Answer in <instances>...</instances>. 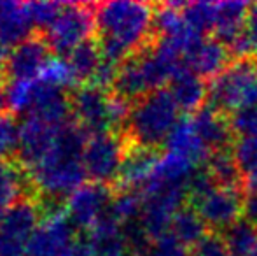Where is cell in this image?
I'll use <instances>...</instances> for the list:
<instances>
[{"label": "cell", "instance_id": "8", "mask_svg": "<svg viewBox=\"0 0 257 256\" xmlns=\"http://www.w3.org/2000/svg\"><path fill=\"white\" fill-rule=\"evenodd\" d=\"M126 153H128V142L119 133L108 132L89 137L82 154L88 178H91L93 183H102V185L115 183L124 163Z\"/></svg>", "mask_w": 257, "mask_h": 256}, {"label": "cell", "instance_id": "14", "mask_svg": "<svg viewBox=\"0 0 257 256\" xmlns=\"http://www.w3.org/2000/svg\"><path fill=\"white\" fill-rule=\"evenodd\" d=\"M70 113L72 100L67 90L44 82L41 79H35L32 84V97L27 116L39 118L49 125L61 127V125L70 121V118H68Z\"/></svg>", "mask_w": 257, "mask_h": 256}, {"label": "cell", "instance_id": "6", "mask_svg": "<svg viewBox=\"0 0 257 256\" xmlns=\"http://www.w3.org/2000/svg\"><path fill=\"white\" fill-rule=\"evenodd\" d=\"M95 32V6L93 4H67V7L54 21L53 27L44 32V37L51 51L56 53V56L67 58L72 49L77 48L81 42L93 39Z\"/></svg>", "mask_w": 257, "mask_h": 256}, {"label": "cell", "instance_id": "28", "mask_svg": "<svg viewBox=\"0 0 257 256\" xmlns=\"http://www.w3.org/2000/svg\"><path fill=\"white\" fill-rule=\"evenodd\" d=\"M184 16L186 21L205 35L208 30H213L215 25V4L213 2H186L184 6Z\"/></svg>", "mask_w": 257, "mask_h": 256}, {"label": "cell", "instance_id": "17", "mask_svg": "<svg viewBox=\"0 0 257 256\" xmlns=\"http://www.w3.org/2000/svg\"><path fill=\"white\" fill-rule=\"evenodd\" d=\"M168 92L175 100L179 111L191 114H196L200 109H203L205 100L208 99V86L205 84V79L194 74L186 65L180 67L179 72L173 75Z\"/></svg>", "mask_w": 257, "mask_h": 256}, {"label": "cell", "instance_id": "4", "mask_svg": "<svg viewBox=\"0 0 257 256\" xmlns=\"http://www.w3.org/2000/svg\"><path fill=\"white\" fill-rule=\"evenodd\" d=\"M70 100L75 121L91 137L117 128L124 130L132 113V104L128 100L95 84H81L74 88Z\"/></svg>", "mask_w": 257, "mask_h": 256}, {"label": "cell", "instance_id": "27", "mask_svg": "<svg viewBox=\"0 0 257 256\" xmlns=\"http://www.w3.org/2000/svg\"><path fill=\"white\" fill-rule=\"evenodd\" d=\"M144 205V197L137 190H115L107 214L119 225H128L140 218Z\"/></svg>", "mask_w": 257, "mask_h": 256}, {"label": "cell", "instance_id": "11", "mask_svg": "<svg viewBox=\"0 0 257 256\" xmlns=\"http://www.w3.org/2000/svg\"><path fill=\"white\" fill-rule=\"evenodd\" d=\"M243 202L238 188H222L215 186L212 192L194 202V209L200 212L201 219L210 230H227L231 225L241 219Z\"/></svg>", "mask_w": 257, "mask_h": 256}, {"label": "cell", "instance_id": "15", "mask_svg": "<svg viewBox=\"0 0 257 256\" xmlns=\"http://www.w3.org/2000/svg\"><path fill=\"white\" fill-rule=\"evenodd\" d=\"M231 53L219 39H203L184 60L187 68L203 79H215L231 65Z\"/></svg>", "mask_w": 257, "mask_h": 256}, {"label": "cell", "instance_id": "36", "mask_svg": "<svg viewBox=\"0 0 257 256\" xmlns=\"http://www.w3.org/2000/svg\"><path fill=\"white\" fill-rule=\"evenodd\" d=\"M243 34L247 35V39L250 41V44L254 46L257 51V2L250 4V9L247 14V21H245V30Z\"/></svg>", "mask_w": 257, "mask_h": 256}, {"label": "cell", "instance_id": "23", "mask_svg": "<svg viewBox=\"0 0 257 256\" xmlns=\"http://www.w3.org/2000/svg\"><path fill=\"white\" fill-rule=\"evenodd\" d=\"M67 62L74 72L75 81L81 84L91 82L100 63H102V51H100L98 41L88 39V41L81 42L77 48L72 49V53L67 56Z\"/></svg>", "mask_w": 257, "mask_h": 256}, {"label": "cell", "instance_id": "37", "mask_svg": "<svg viewBox=\"0 0 257 256\" xmlns=\"http://www.w3.org/2000/svg\"><path fill=\"white\" fill-rule=\"evenodd\" d=\"M243 188L247 195H257V170L243 176Z\"/></svg>", "mask_w": 257, "mask_h": 256}, {"label": "cell", "instance_id": "19", "mask_svg": "<svg viewBox=\"0 0 257 256\" xmlns=\"http://www.w3.org/2000/svg\"><path fill=\"white\" fill-rule=\"evenodd\" d=\"M191 120H193V127L196 130L198 137L210 153L227 149L233 132L229 128V121H227V118L222 116V113L208 106L200 109L196 114H193Z\"/></svg>", "mask_w": 257, "mask_h": 256}, {"label": "cell", "instance_id": "31", "mask_svg": "<svg viewBox=\"0 0 257 256\" xmlns=\"http://www.w3.org/2000/svg\"><path fill=\"white\" fill-rule=\"evenodd\" d=\"M229 128L233 135L240 139H252L257 137V104L236 109L227 116Z\"/></svg>", "mask_w": 257, "mask_h": 256}, {"label": "cell", "instance_id": "25", "mask_svg": "<svg viewBox=\"0 0 257 256\" xmlns=\"http://www.w3.org/2000/svg\"><path fill=\"white\" fill-rule=\"evenodd\" d=\"M208 226L205 225V221L201 219L200 212L194 207H182L175 214L172 221V228L170 232L182 240L186 246L193 247L194 244H198L201 239L206 235Z\"/></svg>", "mask_w": 257, "mask_h": 256}, {"label": "cell", "instance_id": "32", "mask_svg": "<svg viewBox=\"0 0 257 256\" xmlns=\"http://www.w3.org/2000/svg\"><path fill=\"white\" fill-rule=\"evenodd\" d=\"M18 142H20V127L16 118L9 113L0 114V154L9 156L16 154Z\"/></svg>", "mask_w": 257, "mask_h": 256}, {"label": "cell", "instance_id": "39", "mask_svg": "<svg viewBox=\"0 0 257 256\" xmlns=\"http://www.w3.org/2000/svg\"><path fill=\"white\" fill-rule=\"evenodd\" d=\"M126 256H147V254H135V253H128Z\"/></svg>", "mask_w": 257, "mask_h": 256}, {"label": "cell", "instance_id": "10", "mask_svg": "<svg viewBox=\"0 0 257 256\" xmlns=\"http://www.w3.org/2000/svg\"><path fill=\"white\" fill-rule=\"evenodd\" d=\"M75 226L67 211L48 216L27 246V256H68L75 246Z\"/></svg>", "mask_w": 257, "mask_h": 256}, {"label": "cell", "instance_id": "7", "mask_svg": "<svg viewBox=\"0 0 257 256\" xmlns=\"http://www.w3.org/2000/svg\"><path fill=\"white\" fill-rule=\"evenodd\" d=\"M39 200L34 195L20 198L0 218V256H27V246L39 228Z\"/></svg>", "mask_w": 257, "mask_h": 256}, {"label": "cell", "instance_id": "26", "mask_svg": "<svg viewBox=\"0 0 257 256\" xmlns=\"http://www.w3.org/2000/svg\"><path fill=\"white\" fill-rule=\"evenodd\" d=\"M222 239L231 256H248L257 247V225L241 218L224 230Z\"/></svg>", "mask_w": 257, "mask_h": 256}, {"label": "cell", "instance_id": "16", "mask_svg": "<svg viewBox=\"0 0 257 256\" xmlns=\"http://www.w3.org/2000/svg\"><path fill=\"white\" fill-rule=\"evenodd\" d=\"M158 160L159 156L156 154V151L130 146L128 144V153H126L124 163L121 167L117 181L114 183L115 190H137V192H142V188L153 178Z\"/></svg>", "mask_w": 257, "mask_h": 256}, {"label": "cell", "instance_id": "33", "mask_svg": "<svg viewBox=\"0 0 257 256\" xmlns=\"http://www.w3.org/2000/svg\"><path fill=\"white\" fill-rule=\"evenodd\" d=\"M147 256H191V251L189 246H186L172 232H168L151 242Z\"/></svg>", "mask_w": 257, "mask_h": 256}, {"label": "cell", "instance_id": "2", "mask_svg": "<svg viewBox=\"0 0 257 256\" xmlns=\"http://www.w3.org/2000/svg\"><path fill=\"white\" fill-rule=\"evenodd\" d=\"M88 140L89 133L77 121H68L58 128L51 151L27 174L35 197L41 195L63 200L86 185L88 172L82 154Z\"/></svg>", "mask_w": 257, "mask_h": 256}, {"label": "cell", "instance_id": "1", "mask_svg": "<svg viewBox=\"0 0 257 256\" xmlns=\"http://www.w3.org/2000/svg\"><path fill=\"white\" fill-rule=\"evenodd\" d=\"M154 7L146 2L114 0L95 6L102 58L121 65L151 44Z\"/></svg>", "mask_w": 257, "mask_h": 256}, {"label": "cell", "instance_id": "40", "mask_svg": "<svg viewBox=\"0 0 257 256\" xmlns=\"http://www.w3.org/2000/svg\"><path fill=\"white\" fill-rule=\"evenodd\" d=\"M248 256H257V247H255V249H254V251H252V253H250V254H248Z\"/></svg>", "mask_w": 257, "mask_h": 256}, {"label": "cell", "instance_id": "38", "mask_svg": "<svg viewBox=\"0 0 257 256\" xmlns=\"http://www.w3.org/2000/svg\"><path fill=\"white\" fill-rule=\"evenodd\" d=\"M6 79L0 77V114L9 113V100H7V86L4 84Z\"/></svg>", "mask_w": 257, "mask_h": 256}, {"label": "cell", "instance_id": "41", "mask_svg": "<svg viewBox=\"0 0 257 256\" xmlns=\"http://www.w3.org/2000/svg\"><path fill=\"white\" fill-rule=\"evenodd\" d=\"M255 65H257V56H255Z\"/></svg>", "mask_w": 257, "mask_h": 256}, {"label": "cell", "instance_id": "13", "mask_svg": "<svg viewBox=\"0 0 257 256\" xmlns=\"http://www.w3.org/2000/svg\"><path fill=\"white\" fill-rule=\"evenodd\" d=\"M51 48L44 35L34 34L13 48L7 56L6 79L9 81H35L46 67Z\"/></svg>", "mask_w": 257, "mask_h": 256}, {"label": "cell", "instance_id": "22", "mask_svg": "<svg viewBox=\"0 0 257 256\" xmlns=\"http://www.w3.org/2000/svg\"><path fill=\"white\" fill-rule=\"evenodd\" d=\"M25 174L27 172L16 161H11L7 156L0 154V218L6 214L7 209L13 207L20 200L27 186L32 190L30 181L25 183Z\"/></svg>", "mask_w": 257, "mask_h": 256}, {"label": "cell", "instance_id": "9", "mask_svg": "<svg viewBox=\"0 0 257 256\" xmlns=\"http://www.w3.org/2000/svg\"><path fill=\"white\" fill-rule=\"evenodd\" d=\"M112 188L102 183H86L65 202V211L77 230H91L107 214L112 202Z\"/></svg>", "mask_w": 257, "mask_h": 256}, {"label": "cell", "instance_id": "3", "mask_svg": "<svg viewBox=\"0 0 257 256\" xmlns=\"http://www.w3.org/2000/svg\"><path fill=\"white\" fill-rule=\"evenodd\" d=\"M179 113V107L168 90H158L137 100L132 106V113L124 127L126 142L151 151L166 146L180 121Z\"/></svg>", "mask_w": 257, "mask_h": 256}, {"label": "cell", "instance_id": "5", "mask_svg": "<svg viewBox=\"0 0 257 256\" xmlns=\"http://www.w3.org/2000/svg\"><path fill=\"white\" fill-rule=\"evenodd\" d=\"M208 102L215 111L229 114L257 104V65L248 60H234L210 81Z\"/></svg>", "mask_w": 257, "mask_h": 256}, {"label": "cell", "instance_id": "21", "mask_svg": "<svg viewBox=\"0 0 257 256\" xmlns=\"http://www.w3.org/2000/svg\"><path fill=\"white\" fill-rule=\"evenodd\" d=\"M248 9H250V4L241 0L215 2V25H213L215 39L227 46L238 35L243 34Z\"/></svg>", "mask_w": 257, "mask_h": 256}, {"label": "cell", "instance_id": "18", "mask_svg": "<svg viewBox=\"0 0 257 256\" xmlns=\"http://www.w3.org/2000/svg\"><path fill=\"white\" fill-rule=\"evenodd\" d=\"M165 151L175 154L180 160L187 161L194 167H201V163H206L210 156V151L205 147V144L201 142V139L198 137L196 130L193 127L191 116L182 118L177 123L175 130L172 132L168 142H166Z\"/></svg>", "mask_w": 257, "mask_h": 256}, {"label": "cell", "instance_id": "24", "mask_svg": "<svg viewBox=\"0 0 257 256\" xmlns=\"http://www.w3.org/2000/svg\"><path fill=\"white\" fill-rule=\"evenodd\" d=\"M217 186L222 188H238L240 183L243 185V174L236 161V156L231 149H220L210 153L205 163Z\"/></svg>", "mask_w": 257, "mask_h": 256}, {"label": "cell", "instance_id": "29", "mask_svg": "<svg viewBox=\"0 0 257 256\" xmlns=\"http://www.w3.org/2000/svg\"><path fill=\"white\" fill-rule=\"evenodd\" d=\"M27 13L30 16V21L39 30L48 32L54 25V21L60 18L63 9L67 7L65 2H28Z\"/></svg>", "mask_w": 257, "mask_h": 256}, {"label": "cell", "instance_id": "12", "mask_svg": "<svg viewBox=\"0 0 257 256\" xmlns=\"http://www.w3.org/2000/svg\"><path fill=\"white\" fill-rule=\"evenodd\" d=\"M58 128L60 127L49 125L34 116H27L20 125V142L14 154V161L27 174L37 167L51 151Z\"/></svg>", "mask_w": 257, "mask_h": 256}, {"label": "cell", "instance_id": "35", "mask_svg": "<svg viewBox=\"0 0 257 256\" xmlns=\"http://www.w3.org/2000/svg\"><path fill=\"white\" fill-rule=\"evenodd\" d=\"M191 256H231L227 246L220 235L215 232L206 233L198 244L191 247Z\"/></svg>", "mask_w": 257, "mask_h": 256}, {"label": "cell", "instance_id": "30", "mask_svg": "<svg viewBox=\"0 0 257 256\" xmlns=\"http://www.w3.org/2000/svg\"><path fill=\"white\" fill-rule=\"evenodd\" d=\"M39 79L44 82H49V84L60 86L63 90L70 88V86H74L77 82L67 58H61V56H51L48 60V63H46V67L42 68Z\"/></svg>", "mask_w": 257, "mask_h": 256}, {"label": "cell", "instance_id": "20", "mask_svg": "<svg viewBox=\"0 0 257 256\" xmlns=\"http://www.w3.org/2000/svg\"><path fill=\"white\" fill-rule=\"evenodd\" d=\"M32 21L27 6L20 2H0V48L13 49L30 37Z\"/></svg>", "mask_w": 257, "mask_h": 256}, {"label": "cell", "instance_id": "34", "mask_svg": "<svg viewBox=\"0 0 257 256\" xmlns=\"http://www.w3.org/2000/svg\"><path fill=\"white\" fill-rule=\"evenodd\" d=\"M233 153L241 168V174L247 176L257 170V137L240 139L233 147Z\"/></svg>", "mask_w": 257, "mask_h": 256}]
</instances>
